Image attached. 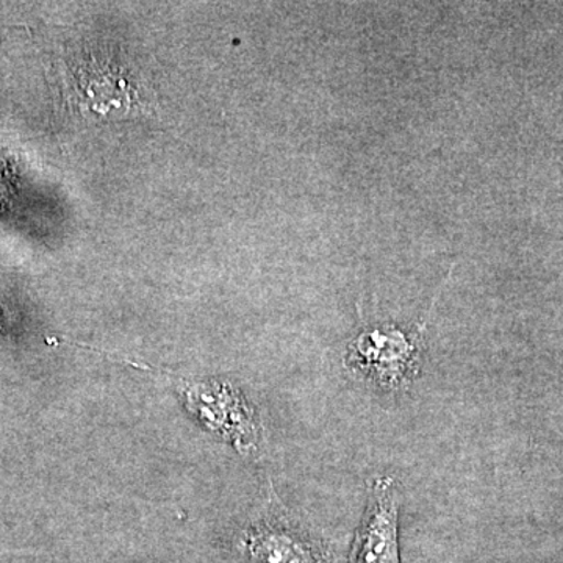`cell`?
Returning <instances> with one entry per match:
<instances>
[{
  "label": "cell",
  "instance_id": "7a4b0ae2",
  "mask_svg": "<svg viewBox=\"0 0 563 563\" xmlns=\"http://www.w3.org/2000/svg\"><path fill=\"white\" fill-rule=\"evenodd\" d=\"M176 379L188 410L210 432L232 443L240 454L261 448L263 426L246 398L229 383H190Z\"/></svg>",
  "mask_w": 563,
  "mask_h": 563
},
{
  "label": "cell",
  "instance_id": "6da1fadb",
  "mask_svg": "<svg viewBox=\"0 0 563 563\" xmlns=\"http://www.w3.org/2000/svg\"><path fill=\"white\" fill-rule=\"evenodd\" d=\"M422 328L415 333L395 325L363 329L347 346L344 365L380 390H407L421 368Z\"/></svg>",
  "mask_w": 563,
  "mask_h": 563
},
{
  "label": "cell",
  "instance_id": "277c9868",
  "mask_svg": "<svg viewBox=\"0 0 563 563\" xmlns=\"http://www.w3.org/2000/svg\"><path fill=\"white\" fill-rule=\"evenodd\" d=\"M250 551L258 563H322L312 543L282 526L262 525L254 529Z\"/></svg>",
  "mask_w": 563,
  "mask_h": 563
},
{
  "label": "cell",
  "instance_id": "3957f363",
  "mask_svg": "<svg viewBox=\"0 0 563 563\" xmlns=\"http://www.w3.org/2000/svg\"><path fill=\"white\" fill-rule=\"evenodd\" d=\"M351 563H399L398 498L388 477L373 484L368 510L355 540Z\"/></svg>",
  "mask_w": 563,
  "mask_h": 563
}]
</instances>
